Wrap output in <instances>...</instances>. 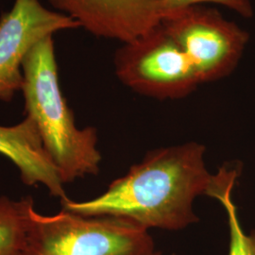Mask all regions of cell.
<instances>
[{
  "mask_svg": "<svg viewBox=\"0 0 255 255\" xmlns=\"http://www.w3.org/2000/svg\"><path fill=\"white\" fill-rule=\"evenodd\" d=\"M195 4L222 6L236 11L242 17L251 18L254 16V7L251 0H165L164 13L172 9Z\"/></svg>",
  "mask_w": 255,
  "mask_h": 255,
  "instance_id": "cell-11",
  "label": "cell"
},
{
  "mask_svg": "<svg viewBox=\"0 0 255 255\" xmlns=\"http://www.w3.org/2000/svg\"><path fill=\"white\" fill-rule=\"evenodd\" d=\"M22 70L27 117L36 124L43 144L62 181L69 183L100 172L101 154L95 128L77 127L61 90L52 35L27 53Z\"/></svg>",
  "mask_w": 255,
  "mask_h": 255,
  "instance_id": "cell-2",
  "label": "cell"
},
{
  "mask_svg": "<svg viewBox=\"0 0 255 255\" xmlns=\"http://www.w3.org/2000/svg\"><path fill=\"white\" fill-rule=\"evenodd\" d=\"M235 184H229L217 198L223 205L228 218L230 231L228 255H255V230L246 234L241 226L237 205L232 199Z\"/></svg>",
  "mask_w": 255,
  "mask_h": 255,
  "instance_id": "cell-10",
  "label": "cell"
},
{
  "mask_svg": "<svg viewBox=\"0 0 255 255\" xmlns=\"http://www.w3.org/2000/svg\"><path fill=\"white\" fill-rule=\"evenodd\" d=\"M162 26L182 47L201 83L216 82L237 67L250 35L213 5L195 4L164 13Z\"/></svg>",
  "mask_w": 255,
  "mask_h": 255,
  "instance_id": "cell-5",
  "label": "cell"
},
{
  "mask_svg": "<svg viewBox=\"0 0 255 255\" xmlns=\"http://www.w3.org/2000/svg\"><path fill=\"white\" fill-rule=\"evenodd\" d=\"M148 230L128 219L82 216L63 209L46 216L29 212L27 255H152Z\"/></svg>",
  "mask_w": 255,
  "mask_h": 255,
  "instance_id": "cell-3",
  "label": "cell"
},
{
  "mask_svg": "<svg viewBox=\"0 0 255 255\" xmlns=\"http://www.w3.org/2000/svg\"><path fill=\"white\" fill-rule=\"evenodd\" d=\"M114 64L124 85L159 101L184 99L201 83L187 55L161 23L122 44Z\"/></svg>",
  "mask_w": 255,
  "mask_h": 255,
  "instance_id": "cell-4",
  "label": "cell"
},
{
  "mask_svg": "<svg viewBox=\"0 0 255 255\" xmlns=\"http://www.w3.org/2000/svg\"><path fill=\"white\" fill-rule=\"evenodd\" d=\"M98 38L125 44L158 26L165 0H47Z\"/></svg>",
  "mask_w": 255,
  "mask_h": 255,
  "instance_id": "cell-7",
  "label": "cell"
},
{
  "mask_svg": "<svg viewBox=\"0 0 255 255\" xmlns=\"http://www.w3.org/2000/svg\"><path fill=\"white\" fill-rule=\"evenodd\" d=\"M0 154L16 165L24 184H42L52 197L61 201L68 199L64 183L44 146L35 122L30 118L26 117L14 126H0Z\"/></svg>",
  "mask_w": 255,
  "mask_h": 255,
  "instance_id": "cell-8",
  "label": "cell"
},
{
  "mask_svg": "<svg viewBox=\"0 0 255 255\" xmlns=\"http://www.w3.org/2000/svg\"><path fill=\"white\" fill-rule=\"evenodd\" d=\"M205 146L199 143L158 148L89 201H61L63 209L82 216H112L144 228L178 231L199 221L193 210L197 197L217 198L236 175V165L210 173Z\"/></svg>",
  "mask_w": 255,
  "mask_h": 255,
  "instance_id": "cell-1",
  "label": "cell"
},
{
  "mask_svg": "<svg viewBox=\"0 0 255 255\" xmlns=\"http://www.w3.org/2000/svg\"><path fill=\"white\" fill-rule=\"evenodd\" d=\"M30 196L14 201L0 197V255H27Z\"/></svg>",
  "mask_w": 255,
  "mask_h": 255,
  "instance_id": "cell-9",
  "label": "cell"
},
{
  "mask_svg": "<svg viewBox=\"0 0 255 255\" xmlns=\"http://www.w3.org/2000/svg\"><path fill=\"white\" fill-rule=\"evenodd\" d=\"M80 28L68 15L45 8L39 0H15L0 16V101L9 102L22 90V64L42 39L66 29Z\"/></svg>",
  "mask_w": 255,
  "mask_h": 255,
  "instance_id": "cell-6",
  "label": "cell"
},
{
  "mask_svg": "<svg viewBox=\"0 0 255 255\" xmlns=\"http://www.w3.org/2000/svg\"><path fill=\"white\" fill-rule=\"evenodd\" d=\"M164 255V254H163V253H161V252H155L154 254H153V255Z\"/></svg>",
  "mask_w": 255,
  "mask_h": 255,
  "instance_id": "cell-12",
  "label": "cell"
}]
</instances>
